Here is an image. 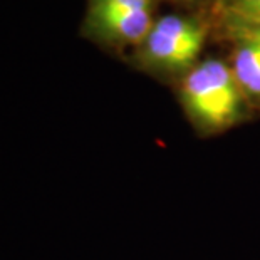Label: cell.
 I'll use <instances>...</instances> for the list:
<instances>
[{"instance_id":"6da1fadb","label":"cell","mask_w":260,"mask_h":260,"mask_svg":"<svg viewBox=\"0 0 260 260\" xmlns=\"http://www.w3.org/2000/svg\"><path fill=\"white\" fill-rule=\"evenodd\" d=\"M180 99L191 121L207 131H222L242 114L243 94L234 71L218 59L198 60L181 79Z\"/></svg>"},{"instance_id":"7a4b0ae2","label":"cell","mask_w":260,"mask_h":260,"mask_svg":"<svg viewBox=\"0 0 260 260\" xmlns=\"http://www.w3.org/2000/svg\"><path fill=\"white\" fill-rule=\"evenodd\" d=\"M205 37L207 27L198 19L168 14L154 20L136 57L148 69L185 76L198 62Z\"/></svg>"},{"instance_id":"3957f363","label":"cell","mask_w":260,"mask_h":260,"mask_svg":"<svg viewBox=\"0 0 260 260\" xmlns=\"http://www.w3.org/2000/svg\"><path fill=\"white\" fill-rule=\"evenodd\" d=\"M154 20V0H87L81 36L111 51L138 49Z\"/></svg>"},{"instance_id":"277c9868","label":"cell","mask_w":260,"mask_h":260,"mask_svg":"<svg viewBox=\"0 0 260 260\" xmlns=\"http://www.w3.org/2000/svg\"><path fill=\"white\" fill-rule=\"evenodd\" d=\"M234 39V62L232 71L243 98L260 104V34L252 27L234 20H226Z\"/></svg>"},{"instance_id":"5b68a950","label":"cell","mask_w":260,"mask_h":260,"mask_svg":"<svg viewBox=\"0 0 260 260\" xmlns=\"http://www.w3.org/2000/svg\"><path fill=\"white\" fill-rule=\"evenodd\" d=\"M223 5L226 19L260 24V0H223Z\"/></svg>"},{"instance_id":"8992f818","label":"cell","mask_w":260,"mask_h":260,"mask_svg":"<svg viewBox=\"0 0 260 260\" xmlns=\"http://www.w3.org/2000/svg\"><path fill=\"white\" fill-rule=\"evenodd\" d=\"M226 20H230V19H226ZM234 22H239V20H234ZM240 24H245L248 27H252V29L255 30L257 34H260V24H247V22H240Z\"/></svg>"}]
</instances>
